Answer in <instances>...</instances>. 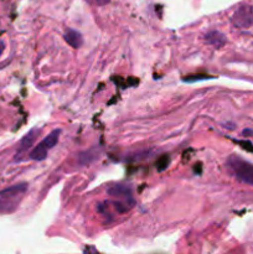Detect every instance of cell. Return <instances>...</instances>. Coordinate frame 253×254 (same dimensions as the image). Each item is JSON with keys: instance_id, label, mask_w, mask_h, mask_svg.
<instances>
[{"instance_id": "7", "label": "cell", "mask_w": 253, "mask_h": 254, "mask_svg": "<svg viewBox=\"0 0 253 254\" xmlns=\"http://www.w3.org/2000/svg\"><path fill=\"white\" fill-rule=\"evenodd\" d=\"M63 37H64V41H66L69 46L73 47V49H78V47H81L82 44H83L82 35L79 34L77 30L69 29V27L68 29H66Z\"/></svg>"}, {"instance_id": "4", "label": "cell", "mask_w": 253, "mask_h": 254, "mask_svg": "<svg viewBox=\"0 0 253 254\" xmlns=\"http://www.w3.org/2000/svg\"><path fill=\"white\" fill-rule=\"evenodd\" d=\"M231 21L236 27L248 29L253 25V5L242 4L233 12Z\"/></svg>"}, {"instance_id": "5", "label": "cell", "mask_w": 253, "mask_h": 254, "mask_svg": "<svg viewBox=\"0 0 253 254\" xmlns=\"http://www.w3.org/2000/svg\"><path fill=\"white\" fill-rule=\"evenodd\" d=\"M39 133H40V129L34 128L31 129V130H30L29 133L21 139V140H20L19 145H17L16 155H15V159H16V160H21L22 156H24L25 154L27 153V150L34 145L35 140H36V138L39 136Z\"/></svg>"}, {"instance_id": "3", "label": "cell", "mask_w": 253, "mask_h": 254, "mask_svg": "<svg viewBox=\"0 0 253 254\" xmlns=\"http://www.w3.org/2000/svg\"><path fill=\"white\" fill-rule=\"evenodd\" d=\"M60 135H61V129H55V130H52L46 138L42 139V140L32 149L31 153H30V159L36 161H41L44 160V159H46L49 151L59 143Z\"/></svg>"}, {"instance_id": "10", "label": "cell", "mask_w": 253, "mask_h": 254, "mask_svg": "<svg viewBox=\"0 0 253 254\" xmlns=\"http://www.w3.org/2000/svg\"><path fill=\"white\" fill-rule=\"evenodd\" d=\"M2 49H4V46H2V42H0V54H1Z\"/></svg>"}, {"instance_id": "2", "label": "cell", "mask_w": 253, "mask_h": 254, "mask_svg": "<svg viewBox=\"0 0 253 254\" xmlns=\"http://www.w3.org/2000/svg\"><path fill=\"white\" fill-rule=\"evenodd\" d=\"M227 166L237 180L253 186V165L242 158L231 155L227 160Z\"/></svg>"}, {"instance_id": "9", "label": "cell", "mask_w": 253, "mask_h": 254, "mask_svg": "<svg viewBox=\"0 0 253 254\" xmlns=\"http://www.w3.org/2000/svg\"><path fill=\"white\" fill-rule=\"evenodd\" d=\"M109 1H111V0H94V2H96L97 5H106L108 4Z\"/></svg>"}, {"instance_id": "8", "label": "cell", "mask_w": 253, "mask_h": 254, "mask_svg": "<svg viewBox=\"0 0 253 254\" xmlns=\"http://www.w3.org/2000/svg\"><path fill=\"white\" fill-rule=\"evenodd\" d=\"M205 40L207 41V44L212 45V46L216 47H221L225 45L226 42V37L225 35L221 34L220 31H210L205 35Z\"/></svg>"}, {"instance_id": "1", "label": "cell", "mask_w": 253, "mask_h": 254, "mask_svg": "<svg viewBox=\"0 0 253 254\" xmlns=\"http://www.w3.org/2000/svg\"><path fill=\"white\" fill-rule=\"evenodd\" d=\"M27 191V184H17L0 191V213H11L19 207Z\"/></svg>"}, {"instance_id": "6", "label": "cell", "mask_w": 253, "mask_h": 254, "mask_svg": "<svg viewBox=\"0 0 253 254\" xmlns=\"http://www.w3.org/2000/svg\"><path fill=\"white\" fill-rule=\"evenodd\" d=\"M108 195L113 196V197L124 198V200H131V189L130 186L124 185V184H118V185H113L107 190Z\"/></svg>"}]
</instances>
